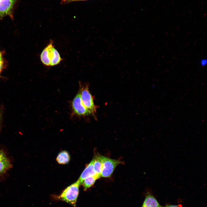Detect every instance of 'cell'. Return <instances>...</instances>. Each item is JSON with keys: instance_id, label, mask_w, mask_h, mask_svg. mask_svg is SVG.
Wrapping results in <instances>:
<instances>
[{"instance_id": "obj_1", "label": "cell", "mask_w": 207, "mask_h": 207, "mask_svg": "<svg viewBox=\"0 0 207 207\" xmlns=\"http://www.w3.org/2000/svg\"><path fill=\"white\" fill-rule=\"evenodd\" d=\"M41 60L47 66H52L59 64L62 59L51 41L43 49L41 55Z\"/></svg>"}, {"instance_id": "obj_3", "label": "cell", "mask_w": 207, "mask_h": 207, "mask_svg": "<svg viewBox=\"0 0 207 207\" xmlns=\"http://www.w3.org/2000/svg\"><path fill=\"white\" fill-rule=\"evenodd\" d=\"M79 92L82 103L91 114L94 115L96 112L93 97L90 92L88 85H82L80 83Z\"/></svg>"}, {"instance_id": "obj_5", "label": "cell", "mask_w": 207, "mask_h": 207, "mask_svg": "<svg viewBox=\"0 0 207 207\" xmlns=\"http://www.w3.org/2000/svg\"><path fill=\"white\" fill-rule=\"evenodd\" d=\"M71 105L72 115L81 117L91 114L83 105L79 91L71 101Z\"/></svg>"}, {"instance_id": "obj_17", "label": "cell", "mask_w": 207, "mask_h": 207, "mask_svg": "<svg viewBox=\"0 0 207 207\" xmlns=\"http://www.w3.org/2000/svg\"><path fill=\"white\" fill-rule=\"evenodd\" d=\"M1 112L0 110V124L1 120Z\"/></svg>"}, {"instance_id": "obj_10", "label": "cell", "mask_w": 207, "mask_h": 207, "mask_svg": "<svg viewBox=\"0 0 207 207\" xmlns=\"http://www.w3.org/2000/svg\"><path fill=\"white\" fill-rule=\"evenodd\" d=\"M99 179L98 177L95 175L91 176L86 178L82 183L84 190L85 191L93 186L96 181Z\"/></svg>"}, {"instance_id": "obj_7", "label": "cell", "mask_w": 207, "mask_h": 207, "mask_svg": "<svg viewBox=\"0 0 207 207\" xmlns=\"http://www.w3.org/2000/svg\"><path fill=\"white\" fill-rule=\"evenodd\" d=\"M93 159L90 162L87 166L81 175L80 177L77 181L81 185L82 184L84 180L87 178L91 176H97L98 178L97 174L95 172L93 166Z\"/></svg>"}, {"instance_id": "obj_13", "label": "cell", "mask_w": 207, "mask_h": 207, "mask_svg": "<svg viewBox=\"0 0 207 207\" xmlns=\"http://www.w3.org/2000/svg\"><path fill=\"white\" fill-rule=\"evenodd\" d=\"M6 158L7 157L4 152L2 150L0 151V160H3Z\"/></svg>"}, {"instance_id": "obj_4", "label": "cell", "mask_w": 207, "mask_h": 207, "mask_svg": "<svg viewBox=\"0 0 207 207\" xmlns=\"http://www.w3.org/2000/svg\"><path fill=\"white\" fill-rule=\"evenodd\" d=\"M102 168L101 177L108 178L112 175L116 166L122 162L119 160H115L101 155Z\"/></svg>"}, {"instance_id": "obj_12", "label": "cell", "mask_w": 207, "mask_h": 207, "mask_svg": "<svg viewBox=\"0 0 207 207\" xmlns=\"http://www.w3.org/2000/svg\"><path fill=\"white\" fill-rule=\"evenodd\" d=\"M9 160L7 158L0 160V174L4 173L11 167Z\"/></svg>"}, {"instance_id": "obj_14", "label": "cell", "mask_w": 207, "mask_h": 207, "mask_svg": "<svg viewBox=\"0 0 207 207\" xmlns=\"http://www.w3.org/2000/svg\"><path fill=\"white\" fill-rule=\"evenodd\" d=\"M162 207H181L178 205H172V204H167Z\"/></svg>"}, {"instance_id": "obj_11", "label": "cell", "mask_w": 207, "mask_h": 207, "mask_svg": "<svg viewBox=\"0 0 207 207\" xmlns=\"http://www.w3.org/2000/svg\"><path fill=\"white\" fill-rule=\"evenodd\" d=\"M70 160V157L69 154L66 151H63L60 153L56 158L57 162L61 164H65L68 163Z\"/></svg>"}, {"instance_id": "obj_6", "label": "cell", "mask_w": 207, "mask_h": 207, "mask_svg": "<svg viewBox=\"0 0 207 207\" xmlns=\"http://www.w3.org/2000/svg\"><path fill=\"white\" fill-rule=\"evenodd\" d=\"M16 0H0V19L12 13Z\"/></svg>"}, {"instance_id": "obj_18", "label": "cell", "mask_w": 207, "mask_h": 207, "mask_svg": "<svg viewBox=\"0 0 207 207\" xmlns=\"http://www.w3.org/2000/svg\"><path fill=\"white\" fill-rule=\"evenodd\" d=\"M70 0H71V1H73V0H64V1H70Z\"/></svg>"}, {"instance_id": "obj_15", "label": "cell", "mask_w": 207, "mask_h": 207, "mask_svg": "<svg viewBox=\"0 0 207 207\" xmlns=\"http://www.w3.org/2000/svg\"><path fill=\"white\" fill-rule=\"evenodd\" d=\"M206 60H203L201 62V64L202 66H204L206 63Z\"/></svg>"}, {"instance_id": "obj_8", "label": "cell", "mask_w": 207, "mask_h": 207, "mask_svg": "<svg viewBox=\"0 0 207 207\" xmlns=\"http://www.w3.org/2000/svg\"><path fill=\"white\" fill-rule=\"evenodd\" d=\"M141 207H162L150 191H147Z\"/></svg>"}, {"instance_id": "obj_19", "label": "cell", "mask_w": 207, "mask_h": 207, "mask_svg": "<svg viewBox=\"0 0 207 207\" xmlns=\"http://www.w3.org/2000/svg\"><path fill=\"white\" fill-rule=\"evenodd\" d=\"M82 0H73V1H82Z\"/></svg>"}, {"instance_id": "obj_9", "label": "cell", "mask_w": 207, "mask_h": 207, "mask_svg": "<svg viewBox=\"0 0 207 207\" xmlns=\"http://www.w3.org/2000/svg\"><path fill=\"white\" fill-rule=\"evenodd\" d=\"M93 166L94 170L98 177H101V173L102 168V164L101 155H96L93 158Z\"/></svg>"}, {"instance_id": "obj_2", "label": "cell", "mask_w": 207, "mask_h": 207, "mask_svg": "<svg viewBox=\"0 0 207 207\" xmlns=\"http://www.w3.org/2000/svg\"><path fill=\"white\" fill-rule=\"evenodd\" d=\"M80 185L78 181L71 185L62 192L58 198L75 207Z\"/></svg>"}, {"instance_id": "obj_16", "label": "cell", "mask_w": 207, "mask_h": 207, "mask_svg": "<svg viewBox=\"0 0 207 207\" xmlns=\"http://www.w3.org/2000/svg\"><path fill=\"white\" fill-rule=\"evenodd\" d=\"M3 59L2 57V54L1 52L0 51V60Z\"/></svg>"}, {"instance_id": "obj_20", "label": "cell", "mask_w": 207, "mask_h": 207, "mask_svg": "<svg viewBox=\"0 0 207 207\" xmlns=\"http://www.w3.org/2000/svg\"></svg>"}]
</instances>
